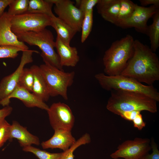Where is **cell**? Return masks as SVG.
<instances>
[{
    "mask_svg": "<svg viewBox=\"0 0 159 159\" xmlns=\"http://www.w3.org/2000/svg\"><path fill=\"white\" fill-rule=\"evenodd\" d=\"M134 52L120 74L139 82L153 85L159 80V61L157 55L138 40L134 41Z\"/></svg>",
    "mask_w": 159,
    "mask_h": 159,
    "instance_id": "cell-1",
    "label": "cell"
},
{
    "mask_svg": "<svg viewBox=\"0 0 159 159\" xmlns=\"http://www.w3.org/2000/svg\"><path fill=\"white\" fill-rule=\"evenodd\" d=\"M106 108L119 115L122 113L133 111H147L152 113L157 111V102L140 93L112 90Z\"/></svg>",
    "mask_w": 159,
    "mask_h": 159,
    "instance_id": "cell-2",
    "label": "cell"
},
{
    "mask_svg": "<svg viewBox=\"0 0 159 159\" xmlns=\"http://www.w3.org/2000/svg\"><path fill=\"white\" fill-rule=\"evenodd\" d=\"M134 40L127 34L113 42L105 52L103 58L104 71L110 76L120 75L134 52Z\"/></svg>",
    "mask_w": 159,
    "mask_h": 159,
    "instance_id": "cell-3",
    "label": "cell"
},
{
    "mask_svg": "<svg viewBox=\"0 0 159 159\" xmlns=\"http://www.w3.org/2000/svg\"><path fill=\"white\" fill-rule=\"evenodd\" d=\"M18 39L31 46L38 47L41 50V56L44 63L64 70L59 57L55 52V41L49 30L45 28L37 31H30L15 34Z\"/></svg>",
    "mask_w": 159,
    "mask_h": 159,
    "instance_id": "cell-4",
    "label": "cell"
},
{
    "mask_svg": "<svg viewBox=\"0 0 159 159\" xmlns=\"http://www.w3.org/2000/svg\"><path fill=\"white\" fill-rule=\"evenodd\" d=\"M100 86L107 90H120L144 94L157 102L159 101V93L153 85H144L135 79L121 74L108 76L99 73L95 76Z\"/></svg>",
    "mask_w": 159,
    "mask_h": 159,
    "instance_id": "cell-5",
    "label": "cell"
},
{
    "mask_svg": "<svg viewBox=\"0 0 159 159\" xmlns=\"http://www.w3.org/2000/svg\"><path fill=\"white\" fill-rule=\"evenodd\" d=\"M47 84L50 96H62L68 99L67 90L74 82L75 72H65L47 63L39 66Z\"/></svg>",
    "mask_w": 159,
    "mask_h": 159,
    "instance_id": "cell-6",
    "label": "cell"
},
{
    "mask_svg": "<svg viewBox=\"0 0 159 159\" xmlns=\"http://www.w3.org/2000/svg\"><path fill=\"white\" fill-rule=\"evenodd\" d=\"M11 17V30L15 34L39 31L51 25V17L44 14L26 12Z\"/></svg>",
    "mask_w": 159,
    "mask_h": 159,
    "instance_id": "cell-7",
    "label": "cell"
},
{
    "mask_svg": "<svg viewBox=\"0 0 159 159\" xmlns=\"http://www.w3.org/2000/svg\"><path fill=\"white\" fill-rule=\"evenodd\" d=\"M39 53L35 50H27L22 52L19 65L12 74L3 77L0 82V105L4 107L9 105L8 97L18 85L24 67L33 61V53Z\"/></svg>",
    "mask_w": 159,
    "mask_h": 159,
    "instance_id": "cell-8",
    "label": "cell"
},
{
    "mask_svg": "<svg viewBox=\"0 0 159 159\" xmlns=\"http://www.w3.org/2000/svg\"><path fill=\"white\" fill-rule=\"evenodd\" d=\"M57 17L77 32L81 31L84 14L70 0H50Z\"/></svg>",
    "mask_w": 159,
    "mask_h": 159,
    "instance_id": "cell-9",
    "label": "cell"
},
{
    "mask_svg": "<svg viewBox=\"0 0 159 159\" xmlns=\"http://www.w3.org/2000/svg\"><path fill=\"white\" fill-rule=\"evenodd\" d=\"M150 140L148 138H136L132 140H127L119 145L117 150L110 155L114 159H140L151 149Z\"/></svg>",
    "mask_w": 159,
    "mask_h": 159,
    "instance_id": "cell-10",
    "label": "cell"
},
{
    "mask_svg": "<svg viewBox=\"0 0 159 159\" xmlns=\"http://www.w3.org/2000/svg\"><path fill=\"white\" fill-rule=\"evenodd\" d=\"M47 111L50 125L54 130L62 129L71 130L75 118L68 105L60 102L54 103Z\"/></svg>",
    "mask_w": 159,
    "mask_h": 159,
    "instance_id": "cell-11",
    "label": "cell"
},
{
    "mask_svg": "<svg viewBox=\"0 0 159 159\" xmlns=\"http://www.w3.org/2000/svg\"><path fill=\"white\" fill-rule=\"evenodd\" d=\"M159 6L151 5L145 7L136 5L131 16L117 26L124 28H134L138 32L147 35L148 26L147 22L150 18L159 11Z\"/></svg>",
    "mask_w": 159,
    "mask_h": 159,
    "instance_id": "cell-12",
    "label": "cell"
},
{
    "mask_svg": "<svg viewBox=\"0 0 159 159\" xmlns=\"http://www.w3.org/2000/svg\"><path fill=\"white\" fill-rule=\"evenodd\" d=\"M11 19L7 12H4L0 17V46H13L24 50L29 49L12 31Z\"/></svg>",
    "mask_w": 159,
    "mask_h": 159,
    "instance_id": "cell-13",
    "label": "cell"
},
{
    "mask_svg": "<svg viewBox=\"0 0 159 159\" xmlns=\"http://www.w3.org/2000/svg\"><path fill=\"white\" fill-rule=\"evenodd\" d=\"M54 131V133L50 138L41 143V145L43 149L59 148L64 152L76 141L72 135L71 131L62 129Z\"/></svg>",
    "mask_w": 159,
    "mask_h": 159,
    "instance_id": "cell-14",
    "label": "cell"
},
{
    "mask_svg": "<svg viewBox=\"0 0 159 159\" xmlns=\"http://www.w3.org/2000/svg\"><path fill=\"white\" fill-rule=\"evenodd\" d=\"M55 48L62 67H74L77 65L80 60V57L76 47L65 43L57 36Z\"/></svg>",
    "mask_w": 159,
    "mask_h": 159,
    "instance_id": "cell-15",
    "label": "cell"
},
{
    "mask_svg": "<svg viewBox=\"0 0 159 159\" xmlns=\"http://www.w3.org/2000/svg\"><path fill=\"white\" fill-rule=\"evenodd\" d=\"M17 139L20 146L23 148L34 144L40 145V140L38 137L30 133L26 128L21 125L18 122L13 121L11 125L9 139Z\"/></svg>",
    "mask_w": 159,
    "mask_h": 159,
    "instance_id": "cell-16",
    "label": "cell"
},
{
    "mask_svg": "<svg viewBox=\"0 0 159 159\" xmlns=\"http://www.w3.org/2000/svg\"><path fill=\"white\" fill-rule=\"evenodd\" d=\"M11 98L19 100L26 107L29 108L37 107L47 111L49 107L44 102L39 99L32 93L18 85L8 97V100L9 103Z\"/></svg>",
    "mask_w": 159,
    "mask_h": 159,
    "instance_id": "cell-17",
    "label": "cell"
},
{
    "mask_svg": "<svg viewBox=\"0 0 159 159\" xmlns=\"http://www.w3.org/2000/svg\"><path fill=\"white\" fill-rule=\"evenodd\" d=\"M96 5L98 13L102 18L115 24L120 7V0H99Z\"/></svg>",
    "mask_w": 159,
    "mask_h": 159,
    "instance_id": "cell-18",
    "label": "cell"
},
{
    "mask_svg": "<svg viewBox=\"0 0 159 159\" xmlns=\"http://www.w3.org/2000/svg\"><path fill=\"white\" fill-rule=\"evenodd\" d=\"M34 76L32 92L42 101L48 100L50 95L47 84L39 66L33 65L30 67Z\"/></svg>",
    "mask_w": 159,
    "mask_h": 159,
    "instance_id": "cell-19",
    "label": "cell"
},
{
    "mask_svg": "<svg viewBox=\"0 0 159 159\" xmlns=\"http://www.w3.org/2000/svg\"><path fill=\"white\" fill-rule=\"evenodd\" d=\"M51 18V26L56 31L57 36L65 43L70 45L71 40L77 32L55 15Z\"/></svg>",
    "mask_w": 159,
    "mask_h": 159,
    "instance_id": "cell-20",
    "label": "cell"
},
{
    "mask_svg": "<svg viewBox=\"0 0 159 159\" xmlns=\"http://www.w3.org/2000/svg\"><path fill=\"white\" fill-rule=\"evenodd\" d=\"M53 4L50 0H29L27 12L44 14L51 17L54 15L52 11Z\"/></svg>",
    "mask_w": 159,
    "mask_h": 159,
    "instance_id": "cell-21",
    "label": "cell"
},
{
    "mask_svg": "<svg viewBox=\"0 0 159 159\" xmlns=\"http://www.w3.org/2000/svg\"><path fill=\"white\" fill-rule=\"evenodd\" d=\"M153 22L148 26L147 35L150 42L151 50L155 52L159 46V11L152 17Z\"/></svg>",
    "mask_w": 159,
    "mask_h": 159,
    "instance_id": "cell-22",
    "label": "cell"
},
{
    "mask_svg": "<svg viewBox=\"0 0 159 159\" xmlns=\"http://www.w3.org/2000/svg\"><path fill=\"white\" fill-rule=\"evenodd\" d=\"M120 7L115 24L117 26L121 22L131 16L137 5L130 0H120Z\"/></svg>",
    "mask_w": 159,
    "mask_h": 159,
    "instance_id": "cell-23",
    "label": "cell"
},
{
    "mask_svg": "<svg viewBox=\"0 0 159 159\" xmlns=\"http://www.w3.org/2000/svg\"><path fill=\"white\" fill-rule=\"evenodd\" d=\"M29 0H12L7 12L11 16L21 15L27 11Z\"/></svg>",
    "mask_w": 159,
    "mask_h": 159,
    "instance_id": "cell-24",
    "label": "cell"
},
{
    "mask_svg": "<svg viewBox=\"0 0 159 159\" xmlns=\"http://www.w3.org/2000/svg\"><path fill=\"white\" fill-rule=\"evenodd\" d=\"M93 21V10L86 13L81 26L82 31L81 41L83 43L90 35L92 28Z\"/></svg>",
    "mask_w": 159,
    "mask_h": 159,
    "instance_id": "cell-25",
    "label": "cell"
},
{
    "mask_svg": "<svg viewBox=\"0 0 159 159\" xmlns=\"http://www.w3.org/2000/svg\"><path fill=\"white\" fill-rule=\"evenodd\" d=\"M23 150L33 153L39 159H60L62 154V152L50 153L31 145L23 148Z\"/></svg>",
    "mask_w": 159,
    "mask_h": 159,
    "instance_id": "cell-26",
    "label": "cell"
},
{
    "mask_svg": "<svg viewBox=\"0 0 159 159\" xmlns=\"http://www.w3.org/2000/svg\"><path fill=\"white\" fill-rule=\"evenodd\" d=\"M34 76L30 68H24L21 73L18 85L32 92Z\"/></svg>",
    "mask_w": 159,
    "mask_h": 159,
    "instance_id": "cell-27",
    "label": "cell"
},
{
    "mask_svg": "<svg viewBox=\"0 0 159 159\" xmlns=\"http://www.w3.org/2000/svg\"><path fill=\"white\" fill-rule=\"evenodd\" d=\"M24 51L19 48L11 46H0V59L14 58L20 51Z\"/></svg>",
    "mask_w": 159,
    "mask_h": 159,
    "instance_id": "cell-28",
    "label": "cell"
},
{
    "mask_svg": "<svg viewBox=\"0 0 159 159\" xmlns=\"http://www.w3.org/2000/svg\"><path fill=\"white\" fill-rule=\"evenodd\" d=\"M10 125L5 119L0 121V148L9 139Z\"/></svg>",
    "mask_w": 159,
    "mask_h": 159,
    "instance_id": "cell-29",
    "label": "cell"
},
{
    "mask_svg": "<svg viewBox=\"0 0 159 159\" xmlns=\"http://www.w3.org/2000/svg\"><path fill=\"white\" fill-rule=\"evenodd\" d=\"M79 7L78 8L84 14L87 12L93 10V7L97 5L99 0H76Z\"/></svg>",
    "mask_w": 159,
    "mask_h": 159,
    "instance_id": "cell-30",
    "label": "cell"
},
{
    "mask_svg": "<svg viewBox=\"0 0 159 159\" xmlns=\"http://www.w3.org/2000/svg\"><path fill=\"white\" fill-rule=\"evenodd\" d=\"M151 147L152 150V153L151 154L147 153L140 159H159V151L157 145L153 139L151 141Z\"/></svg>",
    "mask_w": 159,
    "mask_h": 159,
    "instance_id": "cell-31",
    "label": "cell"
},
{
    "mask_svg": "<svg viewBox=\"0 0 159 159\" xmlns=\"http://www.w3.org/2000/svg\"><path fill=\"white\" fill-rule=\"evenodd\" d=\"M132 121L134 127L138 130H141L145 126V123L143 120L140 112L138 114Z\"/></svg>",
    "mask_w": 159,
    "mask_h": 159,
    "instance_id": "cell-32",
    "label": "cell"
},
{
    "mask_svg": "<svg viewBox=\"0 0 159 159\" xmlns=\"http://www.w3.org/2000/svg\"><path fill=\"white\" fill-rule=\"evenodd\" d=\"M140 112V111H136L125 112L122 113L120 116L125 120L132 121L138 114Z\"/></svg>",
    "mask_w": 159,
    "mask_h": 159,
    "instance_id": "cell-33",
    "label": "cell"
},
{
    "mask_svg": "<svg viewBox=\"0 0 159 159\" xmlns=\"http://www.w3.org/2000/svg\"><path fill=\"white\" fill-rule=\"evenodd\" d=\"M12 110V107L9 105L0 109V121L5 119L6 117L11 114Z\"/></svg>",
    "mask_w": 159,
    "mask_h": 159,
    "instance_id": "cell-34",
    "label": "cell"
},
{
    "mask_svg": "<svg viewBox=\"0 0 159 159\" xmlns=\"http://www.w3.org/2000/svg\"><path fill=\"white\" fill-rule=\"evenodd\" d=\"M12 0H0V17L4 12L6 8L12 1Z\"/></svg>",
    "mask_w": 159,
    "mask_h": 159,
    "instance_id": "cell-35",
    "label": "cell"
},
{
    "mask_svg": "<svg viewBox=\"0 0 159 159\" xmlns=\"http://www.w3.org/2000/svg\"><path fill=\"white\" fill-rule=\"evenodd\" d=\"M142 6H144L149 5L159 6V0H139Z\"/></svg>",
    "mask_w": 159,
    "mask_h": 159,
    "instance_id": "cell-36",
    "label": "cell"
},
{
    "mask_svg": "<svg viewBox=\"0 0 159 159\" xmlns=\"http://www.w3.org/2000/svg\"><path fill=\"white\" fill-rule=\"evenodd\" d=\"M119 159V158H115V159Z\"/></svg>",
    "mask_w": 159,
    "mask_h": 159,
    "instance_id": "cell-37",
    "label": "cell"
}]
</instances>
